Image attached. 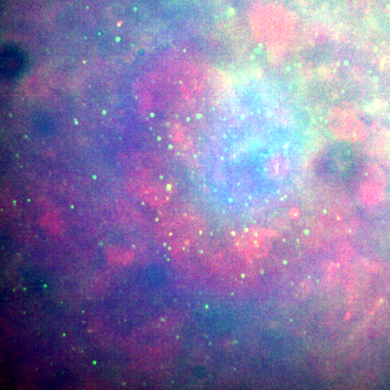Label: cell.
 <instances>
[{
    "mask_svg": "<svg viewBox=\"0 0 390 390\" xmlns=\"http://www.w3.org/2000/svg\"><path fill=\"white\" fill-rule=\"evenodd\" d=\"M323 166L324 172L329 177L346 180L356 172L357 161L352 149L339 145L327 154Z\"/></svg>",
    "mask_w": 390,
    "mask_h": 390,
    "instance_id": "6da1fadb",
    "label": "cell"
}]
</instances>
